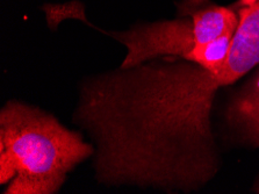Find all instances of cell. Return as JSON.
I'll use <instances>...</instances> for the list:
<instances>
[{
  "mask_svg": "<svg viewBox=\"0 0 259 194\" xmlns=\"http://www.w3.org/2000/svg\"><path fill=\"white\" fill-rule=\"evenodd\" d=\"M254 191H256V193H259V178L256 183V186H254Z\"/></svg>",
  "mask_w": 259,
  "mask_h": 194,
  "instance_id": "52a82bcc",
  "label": "cell"
},
{
  "mask_svg": "<svg viewBox=\"0 0 259 194\" xmlns=\"http://www.w3.org/2000/svg\"><path fill=\"white\" fill-rule=\"evenodd\" d=\"M94 145L38 107L11 100L0 110V183L7 194H53Z\"/></svg>",
  "mask_w": 259,
  "mask_h": 194,
  "instance_id": "7a4b0ae2",
  "label": "cell"
},
{
  "mask_svg": "<svg viewBox=\"0 0 259 194\" xmlns=\"http://www.w3.org/2000/svg\"><path fill=\"white\" fill-rule=\"evenodd\" d=\"M235 30H228L213 41L198 45L187 61L198 63L210 70L221 69L229 57Z\"/></svg>",
  "mask_w": 259,
  "mask_h": 194,
  "instance_id": "5b68a950",
  "label": "cell"
},
{
  "mask_svg": "<svg viewBox=\"0 0 259 194\" xmlns=\"http://www.w3.org/2000/svg\"><path fill=\"white\" fill-rule=\"evenodd\" d=\"M259 64V0L239 10L221 69L148 61L83 81L72 121L93 140L106 185L192 189L218 171L210 112L218 90Z\"/></svg>",
  "mask_w": 259,
  "mask_h": 194,
  "instance_id": "6da1fadb",
  "label": "cell"
},
{
  "mask_svg": "<svg viewBox=\"0 0 259 194\" xmlns=\"http://www.w3.org/2000/svg\"><path fill=\"white\" fill-rule=\"evenodd\" d=\"M256 2H258V0H239V5H241V6H250Z\"/></svg>",
  "mask_w": 259,
  "mask_h": 194,
  "instance_id": "8992f818",
  "label": "cell"
},
{
  "mask_svg": "<svg viewBox=\"0 0 259 194\" xmlns=\"http://www.w3.org/2000/svg\"><path fill=\"white\" fill-rule=\"evenodd\" d=\"M111 35L127 48L120 65L122 69L159 56H176L187 61L195 47L203 43L193 18L136 26L124 33Z\"/></svg>",
  "mask_w": 259,
  "mask_h": 194,
  "instance_id": "3957f363",
  "label": "cell"
},
{
  "mask_svg": "<svg viewBox=\"0 0 259 194\" xmlns=\"http://www.w3.org/2000/svg\"><path fill=\"white\" fill-rule=\"evenodd\" d=\"M227 120L246 143L259 146V69L233 98Z\"/></svg>",
  "mask_w": 259,
  "mask_h": 194,
  "instance_id": "277c9868",
  "label": "cell"
}]
</instances>
